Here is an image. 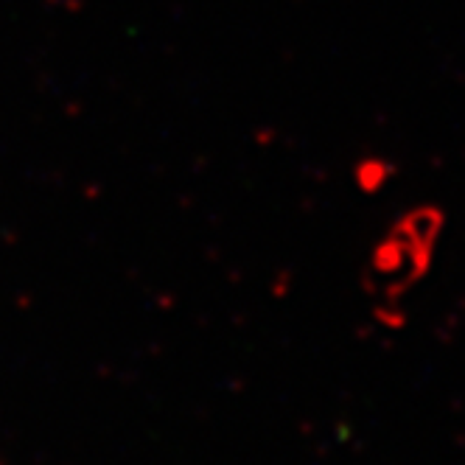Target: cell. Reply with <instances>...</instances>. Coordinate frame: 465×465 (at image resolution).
<instances>
[{
  "instance_id": "obj_1",
  "label": "cell",
  "mask_w": 465,
  "mask_h": 465,
  "mask_svg": "<svg viewBox=\"0 0 465 465\" xmlns=\"http://www.w3.org/2000/svg\"><path fill=\"white\" fill-rule=\"evenodd\" d=\"M449 213L438 203H412L398 211L368 250V281L376 292L398 297L420 283L440 255Z\"/></svg>"
},
{
  "instance_id": "obj_2",
  "label": "cell",
  "mask_w": 465,
  "mask_h": 465,
  "mask_svg": "<svg viewBox=\"0 0 465 465\" xmlns=\"http://www.w3.org/2000/svg\"><path fill=\"white\" fill-rule=\"evenodd\" d=\"M395 174H398V165L384 154H364L351 165L353 188L364 196L381 193L395 180Z\"/></svg>"
}]
</instances>
